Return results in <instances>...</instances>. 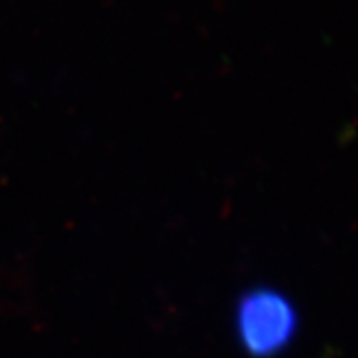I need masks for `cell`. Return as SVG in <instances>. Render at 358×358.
<instances>
[{
	"instance_id": "cell-1",
	"label": "cell",
	"mask_w": 358,
	"mask_h": 358,
	"mask_svg": "<svg viewBox=\"0 0 358 358\" xmlns=\"http://www.w3.org/2000/svg\"><path fill=\"white\" fill-rule=\"evenodd\" d=\"M296 329L298 316L294 307L273 289H255L238 303V340L250 357H276L291 344Z\"/></svg>"
}]
</instances>
